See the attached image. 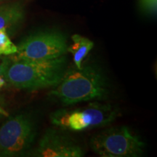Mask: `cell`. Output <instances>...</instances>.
I'll return each mask as SVG.
<instances>
[{"label": "cell", "mask_w": 157, "mask_h": 157, "mask_svg": "<svg viewBox=\"0 0 157 157\" xmlns=\"http://www.w3.org/2000/svg\"><path fill=\"white\" fill-rule=\"evenodd\" d=\"M3 58L2 76L20 90H35L56 86L67 69L65 56L44 60H29L10 56Z\"/></svg>", "instance_id": "obj_1"}, {"label": "cell", "mask_w": 157, "mask_h": 157, "mask_svg": "<svg viewBox=\"0 0 157 157\" xmlns=\"http://www.w3.org/2000/svg\"><path fill=\"white\" fill-rule=\"evenodd\" d=\"M108 93L106 78L99 68L92 65L81 68H70L49 95L66 105L101 100Z\"/></svg>", "instance_id": "obj_2"}, {"label": "cell", "mask_w": 157, "mask_h": 157, "mask_svg": "<svg viewBox=\"0 0 157 157\" xmlns=\"http://www.w3.org/2000/svg\"><path fill=\"white\" fill-rule=\"evenodd\" d=\"M119 116V110L113 105L93 102L84 107L55 111L50 116V121L60 129L80 132L109 124Z\"/></svg>", "instance_id": "obj_3"}, {"label": "cell", "mask_w": 157, "mask_h": 157, "mask_svg": "<svg viewBox=\"0 0 157 157\" xmlns=\"http://www.w3.org/2000/svg\"><path fill=\"white\" fill-rule=\"evenodd\" d=\"M92 150L102 157H136L143 154L145 143L127 127H111L93 135Z\"/></svg>", "instance_id": "obj_4"}, {"label": "cell", "mask_w": 157, "mask_h": 157, "mask_svg": "<svg viewBox=\"0 0 157 157\" xmlns=\"http://www.w3.org/2000/svg\"><path fill=\"white\" fill-rule=\"evenodd\" d=\"M36 120L30 113L10 117L0 127V156L25 154L34 143L37 132Z\"/></svg>", "instance_id": "obj_5"}, {"label": "cell", "mask_w": 157, "mask_h": 157, "mask_svg": "<svg viewBox=\"0 0 157 157\" xmlns=\"http://www.w3.org/2000/svg\"><path fill=\"white\" fill-rule=\"evenodd\" d=\"M15 56L29 60H50L67 52V39L63 33L55 30L33 33L19 43Z\"/></svg>", "instance_id": "obj_6"}, {"label": "cell", "mask_w": 157, "mask_h": 157, "mask_svg": "<svg viewBox=\"0 0 157 157\" xmlns=\"http://www.w3.org/2000/svg\"><path fill=\"white\" fill-rule=\"evenodd\" d=\"M84 155L82 147L56 129H47L35 150V156L40 157H81Z\"/></svg>", "instance_id": "obj_7"}, {"label": "cell", "mask_w": 157, "mask_h": 157, "mask_svg": "<svg viewBox=\"0 0 157 157\" xmlns=\"http://www.w3.org/2000/svg\"><path fill=\"white\" fill-rule=\"evenodd\" d=\"M24 9L20 2L0 5V29L8 31L15 30L24 18Z\"/></svg>", "instance_id": "obj_8"}, {"label": "cell", "mask_w": 157, "mask_h": 157, "mask_svg": "<svg viewBox=\"0 0 157 157\" xmlns=\"http://www.w3.org/2000/svg\"><path fill=\"white\" fill-rule=\"evenodd\" d=\"M73 43L68 46L67 52L72 54L74 65L76 68L82 67V61L94 47V42L87 37L79 34H74L71 36Z\"/></svg>", "instance_id": "obj_9"}, {"label": "cell", "mask_w": 157, "mask_h": 157, "mask_svg": "<svg viewBox=\"0 0 157 157\" xmlns=\"http://www.w3.org/2000/svg\"><path fill=\"white\" fill-rule=\"evenodd\" d=\"M17 50V46L11 41L6 29H0V56L15 55Z\"/></svg>", "instance_id": "obj_10"}, {"label": "cell", "mask_w": 157, "mask_h": 157, "mask_svg": "<svg viewBox=\"0 0 157 157\" xmlns=\"http://www.w3.org/2000/svg\"><path fill=\"white\" fill-rule=\"evenodd\" d=\"M140 9L146 13L156 15L157 10V0H139Z\"/></svg>", "instance_id": "obj_11"}, {"label": "cell", "mask_w": 157, "mask_h": 157, "mask_svg": "<svg viewBox=\"0 0 157 157\" xmlns=\"http://www.w3.org/2000/svg\"><path fill=\"white\" fill-rule=\"evenodd\" d=\"M0 115L5 116V117H8L9 116L8 113H7V111H6L3 108H2L1 106H0Z\"/></svg>", "instance_id": "obj_12"}, {"label": "cell", "mask_w": 157, "mask_h": 157, "mask_svg": "<svg viewBox=\"0 0 157 157\" xmlns=\"http://www.w3.org/2000/svg\"><path fill=\"white\" fill-rule=\"evenodd\" d=\"M5 84V78L3 77V76L0 75V89L3 87Z\"/></svg>", "instance_id": "obj_13"}, {"label": "cell", "mask_w": 157, "mask_h": 157, "mask_svg": "<svg viewBox=\"0 0 157 157\" xmlns=\"http://www.w3.org/2000/svg\"><path fill=\"white\" fill-rule=\"evenodd\" d=\"M2 72H3V65H2V61L0 63V75L2 76Z\"/></svg>", "instance_id": "obj_14"}, {"label": "cell", "mask_w": 157, "mask_h": 157, "mask_svg": "<svg viewBox=\"0 0 157 157\" xmlns=\"http://www.w3.org/2000/svg\"><path fill=\"white\" fill-rule=\"evenodd\" d=\"M0 1H2V0H0Z\"/></svg>", "instance_id": "obj_15"}]
</instances>
